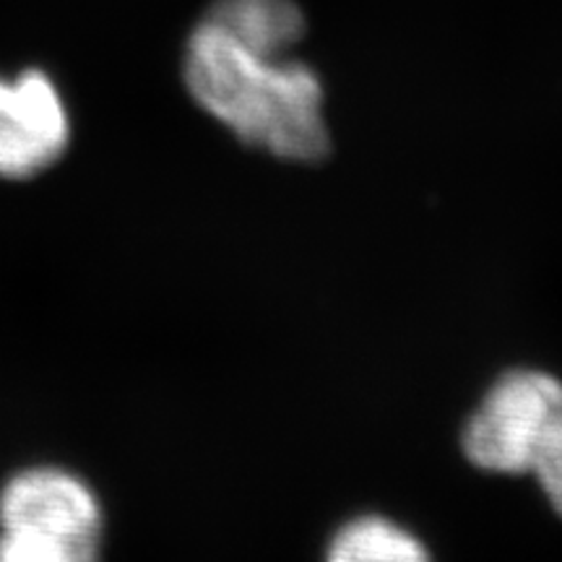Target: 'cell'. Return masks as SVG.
Returning a JSON list of instances; mask_svg holds the SVG:
<instances>
[{
    "label": "cell",
    "instance_id": "obj_1",
    "mask_svg": "<svg viewBox=\"0 0 562 562\" xmlns=\"http://www.w3.org/2000/svg\"><path fill=\"white\" fill-rule=\"evenodd\" d=\"M188 94L245 146L290 161L331 151L323 81L307 63L269 58L203 16L186 45Z\"/></svg>",
    "mask_w": 562,
    "mask_h": 562
},
{
    "label": "cell",
    "instance_id": "obj_2",
    "mask_svg": "<svg viewBox=\"0 0 562 562\" xmlns=\"http://www.w3.org/2000/svg\"><path fill=\"white\" fill-rule=\"evenodd\" d=\"M0 529L26 533L58 562H102L100 497L63 469L40 467L13 476L0 492Z\"/></svg>",
    "mask_w": 562,
    "mask_h": 562
},
{
    "label": "cell",
    "instance_id": "obj_3",
    "mask_svg": "<svg viewBox=\"0 0 562 562\" xmlns=\"http://www.w3.org/2000/svg\"><path fill=\"white\" fill-rule=\"evenodd\" d=\"M560 404L562 381L550 372H505L463 425V456L490 474H529L547 422Z\"/></svg>",
    "mask_w": 562,
    "mask_h": 562
},
{
    "label": "cell",
    "instance_id": "obj_4",
    "mask_svg": "<svg viewBox=\"0 0 562 562\" xmlns=\"http://www.w3.org/2000/svg\"><path fill=\"white\" fill-rule=\"evenodd\" d=\"M70 138L68 110L50 76L0 79V178L24 180L55 165Z\"/></svg>",
    "mask_w": 562,
    "mask_h": 562
},
{
    "label": "cell",
    "instance_id": "obj_5",
    "mask_svg": "<svg viewBox=\"0 0 562 562\" xmlns=\"http://www.w3.org/2000/svg\"><path fill=\"white\" fill-rule=\"evenodd\" d=\"M206 19L269 58H286L305 37V16L294 0H214Z\"/></svg>",
    "mask_w": 562,
    "mask_h": 562
},
{
    "label": "cell",
    "instance_id": "obj_6",
    "mask_svg": "<svg viewBox=\"0 0 562 562\" xmlns=\"http://www.w3.org/2000/svg\"><path fill=\"white\" fill-rule=\"evenodd\" d=\"M323 562H432L417 533L385 516H357L328 542Z\"/></svg>",
    "mask_w": 562,
    "mask_h": 562
},
{
    "label": "cell",
    "instance_id": "obj_7",
    "mask_svg": "<svg viewBox=\"0 0 562 562\" xmlns=\"http://www.w3.org/2000/svg\"><path fill=\"white\" fill-rule=\"evenodd\" d=\"M529 474L537 480L539 490L544 492L552 510L562 516V404L554 409L552 419L547 422Z\"/></svg>",
    "mask_w": 562,
    "mask_h": 562
}]
</instances>
